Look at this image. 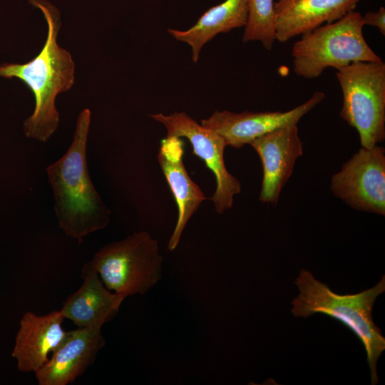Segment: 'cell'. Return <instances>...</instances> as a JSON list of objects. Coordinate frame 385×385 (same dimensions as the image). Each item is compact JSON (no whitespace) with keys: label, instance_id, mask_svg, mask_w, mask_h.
Masks as SVG:
<instances>
[{"label":"cell","instance_id":"cell-4","mask_svg":"<svg viewBox=\"0 0 385 385\" xmlns=\"http://www.w3.org/2000/svg\"><path fill=\"white\" fill-rule=\"evenodd\" d=\"M364 26L362 15L353 11L302 34L292 48L294 72L312 79L327 68L338 69L358 61H381L367 44L362 33Z\"/></svg>","mask_w":385,"mask_h":385},{"label":"cell","instance_id":"cell-10","mask_svg":"<svg viewBox=\"0 0 385 385\" xmlns=\"http://www.w3.org/2000/svg\"><path fill=\"white\" fill-rule=\"evenodd\" d=\"M250 145L257 153L262 166L260 200L276 205L297 159L303 154V143L297 126L277 128L255 139Z\"/></svg>","mask_w":385,"mask_h":385},{"label":"cell","instance_id":"cell-5","mask_svg":"<svg viewBox=\"0 0 385 385\" xmlns=\"http://www.w3.org/2000/svg\"><path fill=\"white\" fill-rule=\"evenodd\" d=\"M89 262L106 287L124 298L145 294L163 276L159 243L145 231L103 246Z\"/></svg>","mask_w":385,"mask_h":385},{"label":"cell","instance_id":"cell-18","mask_svg":"<svg viewBox=\"0 0 385 385\" xmlns=\"http://www.w3.org/2000/svg\"><path fill=\"white\" fill-rule=\"evenodd\" d=\"M364 26L369 25L376 27L380 33L385 35V9L381 6L377 11H369L362 15Z\"/></svg>","mask_w":385,"mask_h":385},{"label":"cell","instance_id":"cell-9","mask_svg":"<svg viewBox=\"0 0 385 385\" xmlns=\"http://www.w3.org/2000/svg\"><path fill=\"white\" fill-rule=\"evenodd\" d=\"M325 98L322 91L314 92L310 98L288 111L232 113L216 111L200 124L219 134L227 146L240 148L255 139L277 128L297 125L299 120Z\"/></svg>","mask_w":385,"mask_h":385},{"label":"cell","instance_id":"cell-1","mask_svg":"<svg viewBox=\"0 0 385 385\" xmlns=\"http://www.w3.org/2000/svg\"><path fill=\"white\" fill-rule=\"evenodd\" d=\"M40 9L48 26L46 41L40 52L25 63H4L0 77L17 78L30 89L35 99V108L24 123L27 138L48 141L59 124L56 98L69 91L74 84L75 63L71 54L58 46L57 36L61 26L58 9L46 0H29Z\"/></svg>","mask_w":385,"mask_h":385},{"label":"cell","instance_id":"cell-6","mask_svg":"<svg viewBox=\"0 0 385 385\" xmlns=\"http://www.w3.org/2000/svg\"><path fill=\"white\" fill-rule=\"evenodd\" d=\"M337 71L340 116L357 130L361 147L371 148L385 138V63L358 61Z\"/></svg>","mask_w":385,"mask_h":385},{"label":"cell","instance_id":"cell-2","mask_svg":"<svg viewBox=\"0 0 385 385\" xmlns=\"http://www.w3.org/2000/svg\"><path fill=\"white\" fill-rule=\"evenodd\" d=\"M91 111L78 115L73 138L63 155L46 168L60 228L79 242L105 228L111 211L93 185L86 160Z\"/></svg>","mask_w":385,"mask_h":385},{"label":"cell","instance_id":"cell-16","mask_svg":"<svg viewBox=\"0 0 385 385\" xmlns=\"http://www.w3.org/2000/svg\"><path fill=\"white\" fill-rule=\"evenodd\" d=\"M248 0H225L210 8L186 31L170 29L168 33L176 40L188 43L192 50V61L197 62L203 46L220 33L245 26Z\"/></svg>","mask_w":385,"mask_h":385},{"label":"cell","instance_id":"cell-12","mask_svg":"<svg viewBox=\"0 0 385 385\" xmlns=\"http://www.w3.org/2000/svg\"><path fill=\"white\" fill-rule=\"evenodd\" d=\"M60 310L45 315L26 312L19 322L11 356L20 372H36L48 361L66 331Z\"/></svg>","mask_w":385,"mask_h":385},{"label":"cell","instance_id":"cell-13","mask_svg":"<svg viewBox=\"0 0 385 385\" xmlns=\"http://www.w3.org/2000/svg\"><path fill=\"white\" fill-rule=\"evenodd\" d=\"M183 147L180 138L167 136L161 141L158 153V163L178 210L177 222L168 245L170 251L177 248L189 220L206 199L185 169Z\"/></svg>","mask_w":385,"mask_h":385},{"label":"cell","instance_id":"cell-15","mask_svg":"<svg viewBox=\"0 0 385 385\" xmlns=\"http://www.w3.org/2000/svg\"><path fill=\"white\" fill-rule=\"evenodd\" d=\"M359 0H277L276 40L286 42L353 11Z\"/></svg>","mask_w":385,"mask_h":385},{"label":"cell","instance_id":"cell-8","mask_svg":"<svg viewBox=\"0 0 385 385\" xmlns=\"http://www.w3.org/2000/svg\"><path fill=\"white\" fill-rule=\"evenodd\" d=\"M332 193L352 208L385 215V150L361 148L331 178Z\"/></svg>","mask_w":385,"mask_h":385},{"label":"cell","instance_id":"cell-11","mask_svg":"<svg viewBox=\"0 0 385 385\" xmlns=\"http://www.w3.org/2000/svg\"><path fill=\"white\" fill-rule=\"evenodd\" d=\"M106 340L101 328H80L66 334L48 361L35 372L39 385L73 383L92 365Z\"/></svg>","mask_w":385,"mask_h":385},{"label":"cell","instance_id":"cell-14","mask_svg":"<svg viewBox=\"0 0 385 385\" xmlns=\"http://www.w3.org/2000/svg\"><path fill=\"white\" fill-rule=\"evenodd\" d=\"M83 282L60 309L64 319L80 328H102L118 314L124 297L108 289L90 262L81 268Z\"/></svg>","mask_w":385,"mask_h":385},{"label":"cell","instance_id":"cell-17","mask_svg":"<svg viewBox=\"0 0 385 385\" xmlns=\"http://www.w3.org/2000/svg\"><path fill=\"white\" fill-rule=\"evenodd\" d=\"M274 0H248V15L243 43L260 41L267 50H271L276 40Z\"/></svg>","mask_w":385,"mask_h":385},{"label":"cell","instance_id":"cell-3","mask_svg":"<svg viewBox=\"0 0 385 385\" xmlns=\"http://www.w3.org/2000/svg\"><path fill=\"white\" fill-rule=\"evenodd\" d=\"M294 284L299 294L292 302L293 315L307 318L322 314L351 330L364 347L371 384H376V364L385 349V338L374 322L372 309L376 298L385 291V276L373 287L350 294L334 293L306 270H300Z\"/></svg>","mask_w":385,"mask_h":385},{"label":"cell","instance_id":"cell-7","mask_svg":"<svg viewBox=\"0 0 385 385\" xmlns=\"http://www.w3.org/2000/svg\"><path fill=\"white\" fill-rule=\"evenodd\" d=\"M150 116L165 127L168 137L188 140L193 154L202 160L215 175L216 188L211 200L215 211L222 214L230 209L234 196L241 191V185L225 166L224 151L227 145L222 137L203 127L185 112H175L170 115L160 113Z\"/></svg>","mask_w":385,"mask_h":385}]
</instances>
